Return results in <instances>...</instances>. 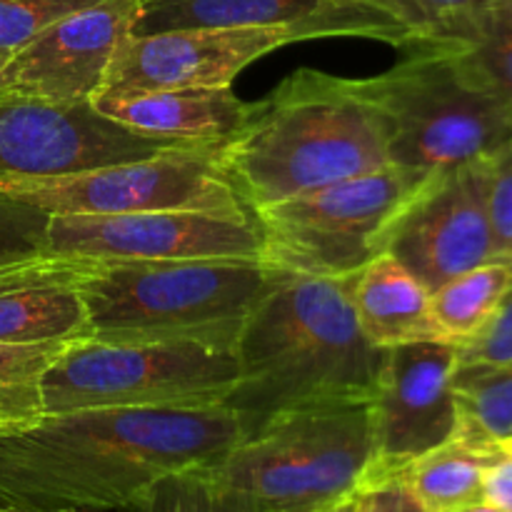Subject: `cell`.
I'll return each mask as SVG.
<instances>
[{"instance_id":"1","label":"cell","mask_w":512,"mask_h":512,"mask_svg":"<svg viewBox=\"0 0 512 512\" xmlns=\"http://www.w3.org/2000/svg\"><path fill=\"white\" fill-rule=\"evenodd\" d=\"M240 440L243 428L225 403L43 415L0 435V503L130 510L155 483L218 463Z\"/></svg>"},{"instance_id":"2","label":"cell","mask_w":512,"mask_h":512,"mask_svg":"<svg viewBox=\"0 0 512 512\" xmlns=\"http://www.w3.org/2000/svg\"><path fill=\"white\" fill-rule=\"evenodd\" d=\"M350 285L353 275H275L233 348L238 383L225 405L243 440L298 410L368 403L383 350L360 333Z\"/></svg>"},{"instance_id":"3","label":"cell","mask_w":512,"mask_h":512,"mask_svg":"<svg viewBox=\"0 0 512 512\" xmlns=\"http://www.w3.org/2000/svg\"><path fill=\"white\" fill-rule=\"evenodd\" d=\"M253 213L390 165V125L365 80L300 68L213 148Z\"/></svg>"},{"instance_id":"4","label":"cell","mask_w":512,"mask_h":512,"mask_svg":"<svg viewBox=\"0 0 512 512\" xmlns=\"http://www.w3.org/2000/svg\"><path fill=\"white\" fill-rule=\"evenodd\" d=\"M83 260L70 285L83 298L90 340L200 343L233 350L275 270L263 260Z\"/></svg>"},{"instance_id":"5","label":"cell","mask_w":512,"mask_h":512,"mask_svg":"<svg viewBox=\"0 0 512 512\" xmlns=\"http://www.w3.org/2000/svg\"><path fill=\"white\" fill-rule=\"evenodd\" d=\"M405 50L395 68L365 78L388 118L390 163L433 175L490 158L510 143V113L450 45Z\"/></svg>"},{"instance_id":"6","label":"cell","mask_w":512,"mask_h":512,"mask_svg":"<svg viewBox=\"0 0 512 512\" xmlns=\"http://www.w3.org/2000/svg\"><path fill=\"white\" fill-rule=\"evenodd\" d=\"M368 463V403H345L283 415L213 468L260 512H325L358 495Z\"/></svg>"},{"instance_id":"7","label":"cell","mask_w":512,"mask_h":512,"mask_svg":"<svg viewBox=\"0 0 512 512\" xmlns=\"http://www.w3.org/2000/svg\"><path fill=\"white\" fill-rule=\"evenodd\" d=\"M233 350L200 343L75 340L38 380L45 415L90 408H193L228 400Z\"/></svg>"},{"instance_id":"8","label":"cell","mask_w":512,"mask_h":512,"mask_svg":"<svg viewBox=\"0 0 512 512\" xmlns=\"http://www.w3.org/2000/svg\"><path fill=\"white\" fill-rule=\"evenodd\" d=\"M428 175L385 165L253 210L275 273L350 278L385 253L390 225Z\"/></svg>"},{"instance_id":"9","label":"cell","mask_w":512,"mask_h":512,"mask_svg":"<svg viewBox=\"0 0 512 512\" xmlns=\"http://www.w3.org/2000/svg\"><path fill=\"white\" fill-rule=\"evenodd\" d=\"M213 148L188 145L80 173L5 180L0 183V198L25 203L43 215H125L153 210L250 213L218 168Z\"/></svg>"},{"instance_id":"10","label":"cell","mask_w":512,"mask_h":512,"mask_svg":"<svg viewBox=\"0 0 512 512\" xmlns=\"http://www.w3.org/2000/svg\"><path fill=\"white\" fill-rule=\"evenodd\" d=\"M455 368L458 345L443 340L383 350L368 400L370 463L360 490L390 483L413 460L458 433Z\"/></svg>"},{"instance_id":"11","label":"cell","mask_w":512,"mask_h":512,"mask_svg":"<svg viewBox=\"0 0 512 512\" xmlns=\"http://www.w3.org/2000/svg\"><path fill=\"white\" fill-rule=\"evenodd\" d=\"M45 250L85 260H260L263 233L253 213L153 210L125 215H48Z\"/></svg>"},{"instance_id":"12","label":"cell","mask_w":512,"mask_h":512,"mask_svg":"<svg viewBox=\"0 0 512 512\" xmlns=\"http://www.w3.org/2000/svg\"><path fill=\"white\" fill-rule=\"evenodd\" d=\"M188 140L135 133L83 103H50L0 90V183L48 178L188 148Z\"/></svg>"},{"instance_id":"13","label":"cell","mask_w":512,"mask_h":512,"mask_svg":"<svg viewBox=\"0 0 512 512\" xmlns=\"http://www.w3.org/2000/svg\"><path fill=\"white\" fill-rule=\"evenodd\" d=\"M385 253L430 293L495 258L488 213V158L428 175L390 225Z\"/></svg>"},{"instance_id":"14","label":"cell","mask_w":512,"mask_h":512,"mask_svg":"<svg viewBox=\"0 0 512 512\" xmlns=\"http://www.w3.org/2000/svg\"><path fill=\"white\" fill-rule=\"evenodd\" d=\"M310 40L303 28H178L133 35L120 43L98 93L230 88L253 60Z\"/></svg>"},{"instance_id":"15","label":"cell","mask_w":512,"mask_h":512,"mask_svg":"<svg viewBox=\"0 0 512 512\" xmlns=\"http://www.w3.org/2000/svg\"><path fill=\"white\" fill-rule=\"evenodd\" d=\"M140 8V0H100L63 15L5 60L3 90L50 103L90 100Z\"/></svg>"},{"instance_id":"16","label":"cell","mask_w":512,"mask_h":512,"mask_svg":"<svg viewBox=\"0 0 512 512\" xmlns=\"http://www.w3.org/2000/svg\"><path fill=\"white\" fill-rule=\"evenodd\" d=\"M293 25L308 38H373L405 48L398 23L363 0H148L133 35L178 28H268Z\"/></svg>"},{"instance_id":"17","label":"cell","mask_w":512,"mask_h":512,"mask_svg":"<svg viewBox=\"0 0 512 512\" xmlns=\"http://www.w3.org/2000/svg\"><path fill=\"white\" fill-rule=\"evenodd\" d=\"M90 105L110 123L153 138L218 145L243 123L248 103L233 88L95 93Z\"/></svg>"},{"instance_id":"18","label":"cell","mask_w":512,"mask_h":512,"mask_svg":"<svg viewBox=\"0 0 512 512\" xmlns=\"http://www.w3.org/2000/svg\"><path fill=\"white\" fill-rule=\"evenodd\" d=\"M350 305L360 333L378 350L443 340L430 308V290L390 253L375 255L353 275Z\"/></svg>"},{"instance_id":"19","label":"cell","mask_w":512,"mask_h":512,"mask_svg":"<svg viewBox=\"0 0 512 512\" xmlns=\"http://www.w3.org/2000/svg\"><path fill=\"white\" fill-rule=\"evenodd\" d=\"M503 450L455 433L448 443L413 460L395 480L413 490L425 512H453L483 500L485 473Z\"/></svg>"},{"instance_id":"20","label":"cell","mask_w":512,"mask_h":512,"mask_svg":"<svg viewBox=\"0 0 512 512\" xmlns=\"http://www.w3.org/2000/svg\"><path fill=\"white\" fill-rule=\"evenodd\" d=\"M88 338L83 298L68 280H40L0 290V343H73Z\"/></svg>"},{"instance_id":"21","label":"cell","mask_w":512,"mask_h":512,"mask_svg":"<svg viewBox=\"0 0 512 512\" xmlns=\"http://www.w3.org/2000/svg\"><path fill=\"white\" fill-rule=\"evenodd\" d=\"M512 285V258H493L455 275L430 293L435 325L445 343L463 348L483 333Z\"/></svg>"},{"instance_id":"22","label":"cell","mask_w":512,"mask_h":512,"mask_svg":"<svg viewBox=\"0 0 512 512\" xmlns=\"http://www.w3.org/2000/svg\"><path fill=\"white\" fill-rule=\"evenodd\" d=\"M45 220L48 215L30 205L0 198V290L40 280H75L83 260L45 250Z\"/></svg>"},{"instance_id":"23","label":"cell","mask_w":512,"mask_h":512,"mask_svg":"<svg viewBox=\"0 0 512 512\" xmlns=\"http://www.w3.org/2000/svg\"><path fill=\"white\" fill-rule=\"evenodd\" d=\"M458 433L483 443L512 445V360L470 363L455 368Z\"/></svg>"},{"instance_id":"24","label":"cell","mask_w":512,"mask_h":512,"mask_svg":"<svg viewBox=\"0 0 512 512\" xmlns=\"http://www.w3.org/2000/svg\"><path fill=\"white\" fill-rule=\"evenodd\" d=\"M133 512H260L245 490L225 483L213 463L180 470L155 483Z\"/></svg>"},{"instance_id":"25","label":"cell","mask_w":512,"mask_h":512,"mask_svg":"<svg viewBox=\"0 0 512 512\" xmlns=\"http://www.w3.org/2000/svg\"><path fill=\"white\" fill-rule=\"evenodd\" d=\"M408 35V45L460 43L478 28L495 0H363ZM405 45V48H408Z\"/></svg>"},{"instance_id":"26","label":"cell","mask_w":512,"mask_h":512,"mask_svg":"<svg viewBox=\"0 0 512 512\" xmlns=\"http://www.w3.org/2000/svg\"><path fill=\"white\" fill-rule=\"evenodd\" d=\"M488 85L512 118V33L480 18L473 35L460 43H445Z\"/></svg>"},{"instance_id":"27","label":"cell","mask_w":512,"mask_h":512,"mask_svg":"<svg viewBox=\"0 0 512 512\" xmlns=\"http://www.w3.org/2000/svg\"><path fill=\"white\" fill-rule=\"evenodd\" d=\"M100 0H0V58L8 60L63 15Z\"/></svg>"},{"instance_id":"28","label":"cell","mask_w":512,"mask_h":512,"mask_svg":"<svg viewBox=\"0 0 512 512\" xmlns=\"http://www.w3.org/2000/svg\"><path fill=\"white\" fill-rule=\"evenodd\" d=\"M488 213L495 258H512V140L488 158Z\"/></svg>"},{"instance_id":"29","label":"cell","mask_w":512,"mask_h":512,"mask_svg":"<svg viewBox=\"0 0 512 512\" xmlns=\"http://www.w3.org/2000/svg\"><path fill=\"white\" fill-rule=\"evenodd\" d=\"M505 360H512V285L488 328L475 335L463 348H458L460 365L505 363Z\"/></svg>"},{"instance_id":"30","label":"cell","mask_w":512,"mask_h":512,"mask_svg":"<svg viewBox=\"0 0 512 512\" xmlns=\"http://www.w3.org/2000/svg\"><path fill=\"white\" fill-rule=\"evenodd\" d=\"M68 345L70 343H0V380H8V383H38L45 370L53 365V360Z\"/></svg>"},{"instance_id":"31","label":"cell","mask_w":512,"mask_h":512,"mask_svg":"<svg viewBox=\"0 0 512 512\" xmlns=\"http://www.w3.org/2000/svg\"><path fill=\"white\" fill-rule=\"evenodd\" d=\"M38 383L0 380V435L18 433L43 418Z\"/></svg>"},{"instance_id":"32","label":"cell","mask_w":512,"mask_h":512,"mask_svg":"<svg viewBox=\"0 0 512 512\" xmlns=\"http://www.w3.org/2000/svg\"><path fill=\"white\" fill-rule=\"evenodd\" d=\"M358 512H425L413 490L400 480L380 483L375 488L360 490Z\"/></svg>"},{"instance_id":"33","label":"cell","mask_w":512,"mask_h":512,"mask_svg":"<svg viewBox=\"0 0 512 512\" xmlns=\"http://www.w3.org/2000/svg\"><path fill=\"white\" fill-rule=\"evenodd\" d=\"M483 500L503 512H512V445L500 453V458L485 473Z\"/></svg>"},{"instance_id":"34","label":"cell","mask_w":512,"mask_h":512,"mask_svg":"<svg viewBox=\"0 0 512 512\" xmlns=\"http://www.w3.org/2000/svg\"><path fill=\"white\" fill-rule=\"evenodd\" d=\"M483 20L485 23L495 25V28L512 33V0H495V3L485 10Z\"/></svg>"},{"instance_id":"35","label":"cell","mask_w":512,"mask_h":512,"mask_svg":"<svg viewBox=\"0 0 512 512\" xmlns=\"http://www.w3.org/2000/svg\"><path fill=\"white\" fill-rule=\"evenodd\" d=\"M0 512H85V510H68V508H33V505L0 503Z\"/></svg>"},{"instance_id":"36","label":"cell","mask_w":512,"mask_h":512,"mask_svg":"<svg viewBox=\"0 0 512 512\" xmlns=\"http://www.w3.org/2000/svg\"><path fill=\"white\" fill-rule=\"evenodd\" d=\"M453 512H503V510L495 508V505L488 503V500H478V503L463 505V508H458V510H453Z\"/></svg>"},{"instance_id":"37","label":"cell","mask_w":512,"mask_h":512,"mask_svg":"<svg viewBox=\"0 0 512 512\" xmlns=\"http://www.w3.org/2000/svg\"><path fill=\"white\" fill-rule=\"evenodd\" d=\"M325 512H358V495H355V498L343 500V503L333 505V508H328Z\"/></svg>"},{"instance_id":"38","label":"cell","mask_w":512,"mask_h":512,"mask_svg":"<svg viewBox=\"0 0 512 512\" xmlns=\"http://www.w3.org/2000/svg\"><path fill=\"white\" fill-rule=\"evenodd\" d=\"M3 68H5V60L0 58V90H3Z\"/></svg>"},{"instance_id":"39","label":"cell","mask_w":512,"mask_h":512,"mask_svg":"<svg viewBox=\"0 0 512 512\" xmlns=\"http://www.w3.org/2000/svg\"><path fill=\"white\" fill-rule=\"evenodd\" d=\"M140 3H148V0H140Z\"/></svg>"}]
</instances>
